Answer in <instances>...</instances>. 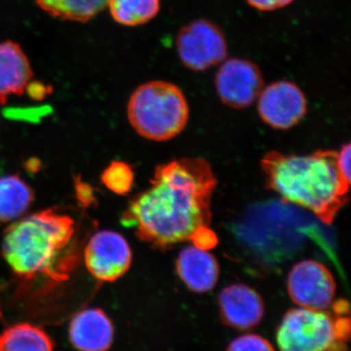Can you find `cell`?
Listing matches in <instances>:
<instances>
[{
  "label": "cell",
  "mask_w": 351,
  "mask_h": 351,
  "mask_svg": "<svg viewBox=\"0 0 351 351\" xmlns=\"http://www.w3.org/2000/svg\"><path fill=\"white\" fill-rule=\"evenodd\" d=\"M215 86L225 105L237 110L251 106L263 88L260 68L248 60H225L215 77Z\"/></svg>",
  "instance_id": "8"
},
{
  "label": "cell",
  "mask_w": 351,
  "mask_h": 351,
  "mask_svg": "<svg viewBox=\"0 0 351 351\" xmlns=\"http://www.w3.org/2000/svg\"><path fill=\"white\" fill-rule=\"evenodd\" d=\"M216 186L213 170L204 158L184 157L161 164L151 188L132 199L122 223L160 250L193 241L210 228Z\"/></svg>",
  "instance_id": "1"
},
{
  "label": "cell",
  "mask_w": 351,
  "mask_h": 351,
  "mask_svg": "<svg viewBox=\"0 0 351 351\" xmlns=\"http://www.w3.org/2000/svg\"><path fill=\"white\" fill-rule=\"evenodd\" d=\"M249 5L263 12L278 10L290 5L294 0H246Z\"/></svg>",
  "instance_id": "21"
},
{
  "label": "cell",
  "mask_w": 351,
  "mask_h": 351,
  "mask_svg": "<svg viewBox=\"0 0 351 351\" xmlns=\"http://www.w3.org/2000/svg\"><path fill=\"white\" fill-rule=\"evenodd\" d=\"M69 341L80 351H108L112 345V320L100 308H88L76 314L69 330Z\"/></svg>",
  "instance_id": "12"
},
{
  "label": "cell",
  "mask_w": 351,
  "mask_h": 351,
  "mask_svg": "<svg viewBox=\"0 0 351 351\" xmlns=\"http://www.w3.org/2000/svg\"><path fill=\"white\" fill-rule=\"evenodd\" d=\"M280 351H335V315L324 311L292 308L277 328Z\"/></svg>",
  "instance_id": "5"
},
{
  "label": "cell",
  "mask_w": 351,
  "mask_h": 351,
  "mask_svg": "<svg viewBox=\"0 0 351 351\" xmlns=\"http://www.w3.org/2000/svg\"><path fill=\"white\" fill-rule=\"evenodd\" d=\"M332 313L335 315H348L350 313V304L346 300H338L337 302H332Z\"/></svg>",
  "instance_id": "23"
},
{
  "label": "cell",
  "mask_w": 351,
  "mask_h": 351,
  "mask_svg": "<svg viewBox=\"0 0 351 351\" xmlns=\"http://www.w3.org/2000/svg\"><path fill=\"white\" fill-rule=\"evenodd\" d=\"M84 258L87 269L97 280L112 282L124 276L130 267L132 252L121 234L101 230L90 239Z\"/></svg>",
  "instance_id": "10"
},
{
  "label": "cell",
  "mask_w": 351,
  "mask_h": 351,
  "mask_svg": "<svg viewBox=\"0 0 351 351\" xmlns=\"http://www.w3.org/2000/svg\"><path fill=\"white\" fill-rule=\"evenodd\" d=\"M32 77L31 64L20 45L13 41L0 43V104L24 93Z\"/></svg>",
  "instance_id": "14"
},
{
  "label": "cell",
  "mask_w": 351,
  "mask_h": 351,
  "mask_svg": "<svg viewBox=\"0 0 351 351\" xmlns=\"http://www.w3.org/2000/svg\"><path fill=\"white\" fill-rule=\"evenodd\" d=\"M101 179L113 193L125 195L133 186V171L126 163L113 162L104 172Z\"/></svg>",
  "instance_id": "19"
},
{
  "label": "cell",
  "mask_w": 351,
  "mask_h": 351,
  "mask_svg": "<svg viewBox=\"0 0 351 351\" xmlns=\"http://www.w3.org/2000/svg\"><path fill=\"white\" fill-rule=\"evenodd\" d=\"M182 64L193 71H204L223 63L228 55L225 34L214 23L201 19L184 25L176 38Z\"/></svg>",
  "instance_id": "6"
},
{
  "label": "cell",
  "mask_w": 351,
  "mask_h": 351,
  "mask_svg": "<svg viewBox=\"0 0 351 351\" xmlns=\"http://www.w3.org/2000/svg\"><path fill=\"white\" fill-rule=\"evenodd\" d=\"M0 351H54V343L40 327L20 323L1 332Z\"/></svg>",
  "instance_id": "15"
},
{
  "label": "cell",
  "mask_w": 351,
  "mask_h": 351,
  "mask_svg": "<svg viewBox=\"0 0 351 351\" xmlns=\"http://www.w3.org/2000/svg\"><path fill=\"white\" fill-rule=\"evenodd\" d=\"M226 351H274V348L260 335L246 334L233 339Z\"/></svg>",
  "instance_id": "20"
},
{
  "label": "cell",
  "mask_w": 351,
  "mask_h": 351,
  "mask_svg": "<svg viewBox=\"0 0 351 351\" xmlns=\"http://www.w3.org/2000/svg\"><path fill=\"white\" fill-rule=\"evenodd\" d=\"M46 12L62 20L87 22L108 6V0H36Z\"/></svg>",
  "instance_id": "17"
},
{
  "label": "cell",
  "mask_w": 351,
  "mask_h": 351,
  "mask_svg": "<svg viewBox=\"0 0 351 351\" xmlns=\"http://www.w3.org/2000/svg\"><path fill=\"white\" fill-rule=\"evenodd\" d=\"M73 219L48 210L13 223L4 237L2 254L19 276L62 280L73 265Z\"/></svg>",
  "instance_id": "3"
},
{
  "label": "cell",
  "mask_w": 351,
  "mask_h": 351,
  "mask_svg": "<svg viewBox=\"0 0 351 351\" xmlns=\"http://www.w3.org/2000/svg\"><path fill=\"white\" fill-rule=\"evenodd\" d=\"M350 144H346L341 147L338 156L339 172L348 182H350Z\"/></svg>",
  "instance_id": "22"
},
{
  "label": "cell",
  "mask_w": 351,
  "mask_h": 351,
  "mask_svg": "<svg viewBox=\"0 0 351 351\" xmlns=\"http://www.w3.org/2000/svg\"><path fill=\"white\" fill-rule=\"evenodd\" d=\"M258 112L267 125L287 130L306 117L307 103L301 88L289 80L263 87L258 97Z\"/></svg>",
  "instance_id": "9"
},
{
  "label": "cell",
  "mask_w": 351,
  "mask_h": 351,
  "mask_svg": "<svg viewBox=\"0 0 351 351\" xmlns=\"http://www.w3.org/2000/svg\"><path fill=\"white\" fill-rule=\"evenodd\" d=\"M32 191L18 176L0 177V221L17 219L29 209Z\"/></svg>",
  "instance_id": "16"
},
{
  "label": "cell",
  "mask_w": 351,
  "mask_h": 351,
  "mask_svg": "<svg viewBox=\"0 0 351 351\" xmlns=\"http://www.w3.org/2000/svg\"><path fill=\"white\" fill-rule=\"evenodd\" d=\"M127 114L138 135L163 142L186 128L189 108L186 96L174 83L152 80L140 85L131 95Z\"/></svg>",
  "instance_id": "4"
},
{
  "label": "cell",
  "mask_w": 351,
  "mask_h": 351,
  "mask_svg": "<svg viewBox=\"0 0 351 351\" xmlns=\"http://www.w3.org/2000/svg\"><path fill=\"white\" fill-rule=\"evenodd\" d=\"M338 156L339 152L331 149L308 156L272 151L263 156L261 166L267 188L331 225L348 202L350 186L339 172Z\"/></svg>",
  "instance_id": "2"
},
{
  "label": "cell",
  "mask_w": 351,
  "mask_h": 351,
  "mask_svg": "<svg viewBox=\"0 0 351 351\" xmlns=\"http://www.w3.org/2000/svg\"><path fill=\"white\" fill-rule=\"evenodd\" d=\"M178 276L195 293L213 290L219 276V263L212 254L195 245L182 249L176 261Z\"/></svg>",
  "instance_id": "13"
},
{
  "label": "cell",
  "mask_w": 351,
  "mask_h": 351,
  "mask_svg": "<svg viewBox=\"0 0 351 351\" xmlns=\"http://www.w3.org/2000/svg\"><path fill=\"white\" fill-rule=\"evenodd\" d=\"M288 294L298 306L313 311H326L332 306L337 285L331 271L322 263L302 261L289 272Z\"/></svg>",
  "instance_id": "7"
},
{
  "label": "cell",
  "mask_w": 351,
  "mask_h": 351,
  "mask_svg": "<svg viewBox=\"0 0 351 351\" xmlns=\"http://www.w3.org/2000/svg\"><path fill=\"white\" fill-rule=\"evenodd\" d=\"M219 314L226 326L247 331L257 327L265 315L261 295L245 284H232L221 291Z\"/></svg>",
  "instance_id": "11"
},
{
  "label": "cell",
  "mask_w": 351,
  "mask_h": 351,
  "mask_svg": "<svg viewBox=\"0 0 351 351\" xmlns=\"http://www.w3.org/2000/svg\"><path fill=\"white\" fill-rule=\"evenodd\" d=\"M112 17L126 27L147 24L160 10V0H108Z\"/></svg>",
  "instance_id": "18"
}]
</instances>
